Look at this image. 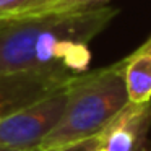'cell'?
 Returning a JSON list of instances; mask_svg holds the SVG:
<instances>
[{"label":"cell","instance_id":"6da1fadb","mask_svg":"<svg viewBox=\"0 0 151 151\" xmlns=\"http://www.w3.org/2000/svg\"><path fill=\"white\" fill-rule=\"evenodd\" d=\"M117 15V8L34 17L0 24V75L46 73L73 78L88 70L89 42Z\"/></svg>","mask_w":151,"mask_h":151},{"label":"cell","instance_id":"7a4b0ae2","mask_svg":"<svg viewBox=\"0 0 151 151\" xmlns=\"http://www.w3.org/2000/svg\"><path fill=\"white\" fill-rule=\"evenodd\" d=\"M125 60L73 76L67 85V102L59 124L37 151L98 137L130 104L125 88Z\"/></svg>","mask_w":151,"mask_h":151},{"label":"cell","instance_id":"3957f363","mask_svg":"<svg viewBox=\"0 0 151 151\" xmlns=\"http://www.w3.org/2000/svg\"><path fill=\"white\" fill-rule=\"evenodd\" d=\"M67 102V86L0 120V148L37 151L59 124Z\"/></svg>","mask_w":151,"mask_h":151},{"label":"cell","instance_id":"277c9868","mask_svg":"<svg viewBox=\"0 0 151 151\" xmlns=\"http://www.w3.org/2000/svg\"><path fill=\"white\" fill-rule=\"evenodd\" d=\"M70 80L46 73L0 75V120L65 88Z\"/></svg>","mask_w":151,"mask_h":151},{"label":"cell","instance_id":"5b68a950","mask_svg":"<svg viewBox=\"0 0 151 151\" xmlns=\"http://www.w3.org/2000/svg\"><path fill=\"white\" fill-rule=\"evenodd\" d=\"M151 122V101L128 104L101 133L104 151H143Z\"/></svg>","mask_w":151,"mask_h":151},{"label":"cell","instance_id":"8992f818","mask_svg":"<svg viewBox=\"0 0 151 151\" xmlns=\"http://www.w3.org/2000/svg\"><path fill=\"white\" fill-rule=\"evenodd\" d=\"M125 60V88L132 104H146L151 101V55L132 54Z\"/></svg>","mask_w":151,"mask_h":151},{"label":"cell","instance_id":"52a82bcc","mask_svg":"<svg viewBox=\"0 0 151 151\" xmlns=\"http://www.w3.org/2000/svg\"><path fill=\"white\" fill-rule=\"evenodd\" d=\"M107 0H41L36 5L20 12L12 21H21L34 17H44V15H55V13H70V12H81L89 8L102 7ZM5 24V23H4Z\"/></svg>","mask_w":151,"mask_h":151},{"label":"cell","instance_id":"ba28073f","mask_svg":"<svg viewBox=\"0 0 151 151\" xmlns=\"http://www.w3.org/2000/svg\"><path fill=\"white\" fill-rule=\"evenodd\" d=\"M41 0H0V24L13 20L20 12L36 5Z\"/></svg>","mask_w":151,"mask_h":151},{"label":"cell","instance_id":"9c48e42d","mask_svg":"<svg viewBox=\"0 0 151 151\" xmlns=\"http://www.w3.org/2000/svg\"><path fill=\"white\" fill-rule=\"evenodd\" d=\"M101 145H102V138L101 135H98V137L80 140V141H75V143H68V145H63V146L47 150V151H94L98 148H101Z\"/></svg>","mask_w":151,"mask_h":151},{"label":"cell","instance_id":"30bf717a","mask_svg":"<svg viewBox=\"0 0 151 151\" xmlns=\"http://www.w3.org/2000/svg\"><path fill=\"white\" fill-rule=\"evenodd\" d=\"M135 54H148V55H151V37L140 47V49L135 50Z\"/></svg>","mask_w":151,"mask_h":151},{"label":"cell","instance_id":"8fae6325","mask_svg":"<svg viewBox=\"0 0 151 151\" xmlns=\"http://www.w3.org/2000/svg\"><path fill=\"white\" fill-rule=\"evenodd\" d=\"M0 151H15V150H7V148H0Z\"/></svg>","mask_w":151,"mask_h":151},{"label":"cell","instance_id":"7c38bea8","mask_svg":"<svg viewBox=\"0 0 151 151\" xmlns=\"http://www.w3.org/2000/svg\"><path fill=\"white\" fill-rule=\"evenodd\" d=\"M94 151H104V150H102V148H98V150H94Z\"/></svg>","mask_w":151,"mask_h":151}]
</instances>
